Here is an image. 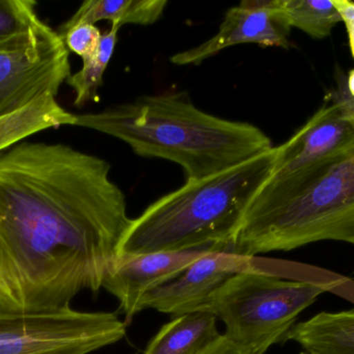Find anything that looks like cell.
Here are the masks:
<instances>
[{"label":"cell","mask_w":354,"mask_h":354,"mask_svg":"<svg viewBox=\"0 0 354 354\" xmlns=\"http://www.w3.org/2000/svg\"><path fill=\"white\" fill-rule=\"evenodd\" d=\"M167 4L166 0H88L81 4L57 33L64 35L77 25H95L103 20L111 22V28L116 30L126 24H153L161 18Z\"/></svg>","instance_id":"5bb4252c"},{"label":"cell","mask_w":354,"mask_h":354,"mask_svg":"<svg viewBox=\"0 0 354 354\" xmlns=\"http://www.w3.org/2000/svg\"><path fill=\"white\" fill-rule=\"evenodd\" d=\"M110 170L64 143L0 152V312L54 311L103 288L132 222Z\"/></svg>","instance_id":"6da1fadb"},{"label":"cell","mask_w":354,"mask_h":354,"mask_svg":"<svg viewBox=\"0 0 354 354\" xmlns=\"http://www.w3.org/2000/svg\"><path fill=\"white\" fill-rule=\"evenodd\" d=\"M114 313L70 307L41 313L0 312V354H89L124 339Z\"/></svg>","instance_id":"52a82bcc"},{"label":"cell","mask_w":354,"mask_h":354,"mask_svg":"<svg viewBox=\"0 0 354 354\" xmlns=\"http://www.w3.org/2000/svg\"><path fill=\"white\" fill-rule=\"evenodd\" d=\"M354 145V97L347 89L326 103L286 143L277 147L270 175H284Z\"/></svg>","instance_id":"9c48e42d"},{"label":"cell","mask_w":354,"mask_h":354,"mask_svg":"<svg viewBox=\"0 0 354 354\" xmlns=\"http://www.w3.org/2000/svg\"><path fill=\"white\" fill-rule=\"evenodd\" d=\"M75 126L115 137L142 157L174 162L187 181L218 174L274 148L261 129L207 114L187 91L141 96L97 114H77Z\"/></svg>","instance_id":"7a4b0ae2"},{"label":"cell","mask_w":354,"mask_h":354,"mask_svg":"<svg viewBox=\"0 0 354 354\" xmlns=\"http://www.w3.org/2000/svg\"><path fill=\"white\" fill-rule=\"evenodd\" d=\"M301 354H307V353H301Z\"/></svg>","instance_id":"603a6c76"},{"label":"cell","mask_w":354,"mask_h":354,"mask_svg":"<svg viewBox=\"0 0 354 354\" xmlns=\"http://www.w3.org/2000/svg\"><path fill=\"white\" fill-rule=\"evenodd\" d=\"M251 258L225 251L206 254L185 268L176 278L147 293L139 310L153 309L177 316L209 312L214 293L234 274L252 269Z\"/></svg>","instance_id":"ba28073f"},{"label":"cell","mask_w":354,"mask_h":354,"mask_svg":"<svg viewBox=\"0 0 354 354\" xmlns=\"http://www.w3.org/2000/svg\"><path fill=\"white\" fill-rule=\"evenodd\" d=\"M340 14L343 22L354 21V2L349 0H332Z\"/></svg>","instance_id":"ffe728a7"},{"label":"cell","mask_w":354,"mask_h":354,"mask_svg":"<svg viewBox=\"0 0 354 354\" xmlns=\"http://www.w3.org/2000/svg\"><path fill=\"white\" fill-rule=\"evenodd\" d=\"M307 354H354V311L322 312L295 324L286 337Z\"/></svg>","instance_id":"4fadbf2b"},{"label":"cell","mask_w":354,"mask_h":354,"mask_svg":"<svg viewBox=\"0 0 354 354\" xmlns=\"http://www.w3.org/2000/svg\"><path fill=\"white\" fill-rule=\"evenodd\" d=\"M212 251H166L115 259L106 272L103 288L120 301L124 324L129 326L140 312L139 306L147 293L167 284Z\"/></svg>","instance_id":"30bf717a"},{"label":"cell","mask_w":354,"mask_h":354,"mask_svg":"<svg viewBox=\"0 0 354 354\" xmlns=\"http://www.w3.org/2000/svg\"><path fill=\"white\" fill-rule=\"evenodd\" d=\"M346 89L349 94L354 97V70L351 71V73H349L348 78H347Z\"/></svg>","instance_id":"7402d4cb"},{"label":"cell","mask_w":354,"mask_h":354,"mask_svg":"<svg viewBox=\"0 0 354 354\" xmlns=\"http://www.w3.org/2000/svg\"><path fill=\"white\" fill-rule=\"evenodd\" d=\"M71 73L70 51L48 24L0 41V152L30 135L76 124L57 101Z\"/></svg>","instance_id":"5b68a950"},{"label":"cell","mask_w":354,"mask_h":354,"mask_svg":"<svg viewBox=\"0 0 354 354\" xmlns=\"http://www.w3.org/2000/svg\"><path fill=\"white\" fill-rule=\"evenodd\" d=\"M347 33H348L349 45H351V53L354 58V21H346Z\"/></svg>","instance_id":"44dd1931"},{"label":"cell","mask_w":354,"mask_h":354,"mask_svg":"<svg viewBox=\"0 0 354 354\" xmlns=\"http://www.w3.org/2000/svg\"><path fill=\"white\" fill-rule=\"evenodd\" d=\"M102 35L103 33L95 25L80 24L72 27L62 37L68 51L74 52L82 60H86L97 53Z\"/></svg>","instance_id":"ac0fdd59"},{"label":"cell","mask_w":354,"mask_h":354,"mask_svg":"<svg viewBox=\"0 0 354 354\" xmlns=\"http://www.w3.org/2000/svg\"><path fill=\"white\" fill-rule=\"evenodd\" d=\"M276 155L274 147L218 174L185 181L132 220L116 259L191 249L224 251L272 174Z\"/></svg>","instance_id":"277c9868"},{"label":"cell","mask_w":354,"mask_h":354,"mask_svg":"<svg viewBox=\"0 0 354 354\" xmlns=\"http://www.w3.org/2000/svg\"><path fill=\"white\" fill-rule=\"evenodd\" d=\"M210 312L177 316L162 326L143 354H200L222 337Z\"/></svg>","instance_id":"7c38bea8"},{"label":"cell","mask_w":354,"mask_h":354,"mask_svg":"<svg viewBox=\"0 0 354 354\" xmlns=\"http://www.w3.org/2000/svg\"><path fill=\"white\" fill-rule=\"evenodd\" d=\"M118 31L111 28L104 33L97 53L83 60L81 70L71 75L66 80L75 91L74 105L76 107H82L88 102L97 99V91L103 85L104 74L113 56Z\"/></svg>","instance_id":"2e32d148"},{"label":"cell","mask_w":354,"mask_h":354,"mask_svg":"<svg viewBox=\"0 0 354 354\" xmlns=\"http://www.w3.org/2000/svg\"><path fill=\"white\" fill-rule=\"evenodd\" d=\"M270 6L286 28L297 27L315 39L328 37L342 22L332 0H270Z\"/></svg>","instance_id":"9a60e30c"},{"label":"cell","mask_w":354,"mask_h":354,"mask_svg":"<svg viewBox=\"0 0 354 354\" xmlns=\"http://www.w3.org/2000/svg\"><path fill=\"white\" fill-rule=\"evenodd\" d=\"M324 240L354 245V145L270 175L223 251L252 259Z\"/></svg>","instance_id":"3957f363"},{"label":"cell","mask_w":354,"mask_h":354,"mask_svg":"<svg viewBox=\"0 0 354 354\" xmlns=\"http://www.w3.org/2000/svg\"><path fill=\"white\" fill-rule=\"evenodd\" d=\"M200 354H245L231 343L224 335L216 343Z\"/></svg>","instance_id":"d6986e66"},{"label":"cell","mask_w":354,"mask_h":354,"mask_svg":"<svg viewBox=\"0 0 354 354\" xmlns=\"http://www.w3.org/2000/svg\"><path fill=\"white\" fill-rule=\"evenodd\" d=\"M326 290L322 284L283 280L253 267L231 276L214 293L209 312L243 353L266 354L286 342L297 317Z\"/></svg>","instance_id":"8992f818"},{"label":"cell","mask_w":354,"mask_h":354,"mask_svg":"<svg viewBox=\"0 0 354 354\" xmlns=\"http://www.w3.org/2000/svg\"><path fill=\"white\" fill-rule=\"evenodd\" d=\"M33 0H0V41L37 30L46 24Z\"/></svg>","instance_id":"e0dca14e"},{"label":"cell","mask_w":354,"mask_h":354,"mask_svg":"<svg viewBox=\"0 0 354 354\" xmlns=\"http://www.w3.org/2000/svg\"><path fill=\"white\" fill-rule=\"evenodd\" d=\"M277 19L270 0L243 1L229 8L216 35L204 43L170 57L176 66H199L226 48L241 44H258L264 47L289 48L288 33Z\"/></svg>","instance_id":"8fae6325"}]
</instances>
